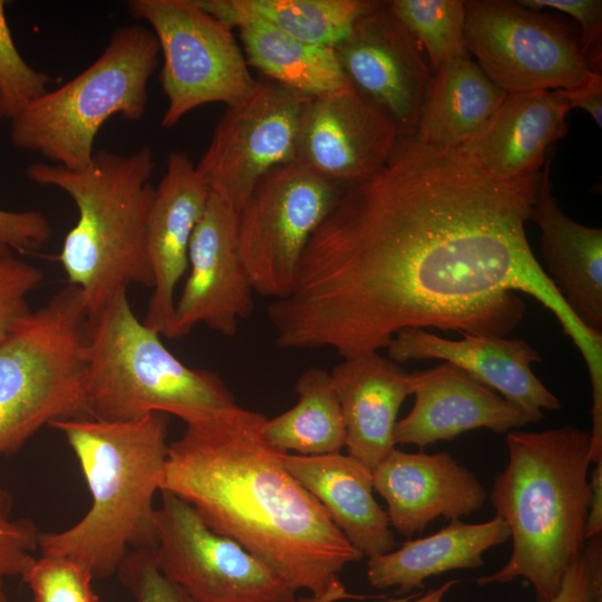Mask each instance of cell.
Instances as JSON below:
<instances>
[{
  "label": "cell",
  "mask_w": 602,
  "mask_h": 602,
  "mask_svg": "<svg viewBox=\"0 0 602 602\" xmlns=\"http://www.w3.org/2000/svg\"><path fill=\"white\" fill-rule=\"evenodd\" d=\"M541 171L498 178L457 148L399 137L383 168L344 188L311 235L290 293L268 307L281 349L378 352L400 330L505 337L527 293L602 373L585 329L535 259L525 223Z\"/></svg>",
  "instance_id": "6da1fadb"
},
{
  "label": "cell",
  "mask_w": 602,
  "mask_h": 602,
  "mask_svg": "<svg viewBox=\"0 0 602 602\" xmlns=\"http://www.w3.org/2000/svg\"><path fill=\"white\" fill-rule=\"evenodd\" d=\"M265 420L236 405L186 424L169 444L159 491L188 503L294 591L320 596L363 556L265 443Z\"/></svg>",
  "instance_id": "7a4b0ae2"
},
{
  "label": "cell",
  "mask_w": 602,
  "mask_h": 602,
  "mask_svg": "<svg viewBox=\"0 0 602 602\" xmlns=\"http://www.w3.org/2000/svg\"><path fill=\"white\" fill-rule=\"evenodd\" d=\"M508 462L491 491L496 516L509 530L512 553L479 585L530 582L536 602H550L585 545L590 502V433L573 426L506 435Z\"/></svg>",
  "instance_id": "3957f363"
},
{
  "label": "cell",
  "mask_w": 602,
  "mask_h": 602,
  "mask_svg": "<svg viewBox=\"0 0 602 602\" xmlns=\"http://www.w3.org/2000/svg\"><path fill=\"white\" fill-rule=\"evenodd\" d=\"M168 424L167 414L152 412L129 423L79 417L49 425L78 459L91 505L69 528L39 533L41 554L68 556L94 579H106L129 551L155 548L153 499L168 454Z\"/></svg>",
  "instance_id": "277c9868"
},
{
  "label": "cell",
  "mask_w": 602,
  "mask_h": 602,
  "mask_svg": "<svg viewBox=\"0 0 602 602\" xmlns=\"http://www.w3.org/2000/svg\"><path fill=\"white\" fill-rule=\"evenodd\" d=\"M154 169L148 146L130 154L97 151L82 171L47 162L26 169L31 182L61 190L77 207L58 261L68 284L79 290L87 319L130 284L153 287L145 234Z\"/></svg>",
  "instance_id": "5b68a950"
},
{
  "label": "cell",
  "mask_w": 602,
  "mask_h": 602,
  "mask_svg": "<svg viewBox=\"0 0 602 602\" xmlns=\"http://www.w3.org/2000/svg\"><path fill=\"white\" fill-rule=\"evenodd\" d=\"M85 395L88 416L110 423L164 412L188 424L237 405L217 373L185 366L138 320L127 290L87 319Z\"/></svg>",
  "instance_id": "8992f818"
},
{
  "label": "cell",
  "mask_w": 602,
  "mask_h": 602,
  "mask_svg": "<svg viewBox=\"0 0 602 602\" xmlns=\"http://www.w3.org/2000/svg\"><path fill=\"white\" fill-rule=\"evenodd\" d=\"M159 55L151 29L140 23L116 28L86 69L9 119L12 146L66 169H85L110 117L137 122L144 116Z\"/></svg>",
  "instance_id": "52a82bcc"
},
{
  "label": "cell",
  "mask_w": 602,
  "mask_h": 602,
  "mask_svg": "<svg viewBox=\"0 0 602 602\" xmlns=\"http://www.w3.org/2000/svg\"><path fill=\"white\" fill-rule=\"evenodd\" d=\"M86 336L80 292L68 284L0 340V454L17 452L55 420L89 417Z\"/></svg>",
  "instance_id": "ba28073f"
},
{
  "label": "cell",
  "mask_w": 602,
  "mask_h": 602,
  "mask_svg": "<svg viewBox=\"0 0 602 602\" xmlns=\"http://www.w3.org/2000/svg\"><path fill=\"white\" fill-rule=\"evenodd\" d=\"M127 11L151 26L163 56V127L175 126L200 106H231L253 91L256 79L232 30L195 0H130Z\"/></svg>",
  "instance_id": "9c48e42d"
},
{
  "label": "cell",
  "mask_w": 602,
  "mask_h": 602,
  "mask_svg": "<svg viewBox=\"0 0 602 602\" xmlns=\"http://www.w3.org/2000/svg\"><path fill=\"white\" fill-rule=\"evenodd\" d=\"M464 6L467 50L506 94L571 89L595 71L580 37L561 21L517 1L467 0Z\"/></svg>",
  "instance_id": "30bf717a"
},
{
  "label": "cell",
  "mask_w": 602,
  "mask_h": 602,
  "mask_svg": "<svg viewBox=\"0 0 602 602\" xmlns=\"http://www.w3.org/2000/svg\"><path fill=\"white\" fill-rule=\"evenodd\" d=\"M341 188L291 163L268 172L237 212V250L258 293L285 298L304 249Z\"/></svg>",
  "instance_id": "8fae6325"
},
{
  "label": "cell",
  "mask_w": 602,
  "mask_h": 602,
  "mask_svg": "<svg viewBox=\"0 0 602 602\" xmlns=\"http://www.w3.org/2000/svg\"><path fill=\"white\" fill-rule=\"evenodd\" d=\"M159 492L154 562L195 602L295 600L292 588L235 541L212 531L193 506Z\"/></svg>",
  "instance_id": "7c38bea8"
},
{
  "label": "cell",
  "mask_w": 602,
  "mask_h": 602,
  "mask_svg": "<svg viewBox=\"0 0 602 602\" xmlns=\"http://www.w3.org/2000/svg\"><path fill=\"white\" fill-rule=\"evenodd\" d=\"M312 97L266 78L226 106L195 167L211 191L239 212L261 178L294 162L303 113Z\"/></svg>",
  "instance_id": "4fadbf2b"
},
{
  "label": "cell",
  "mask_w": 602,
  "mask_h": 602,
  "mask_svg": "<svg viewBox=\"0 0 602 602\" xmlns=\"http://www.w3.org/2000/svg\"><path fill=\"white\" fill-rule=\"evenodd\" d=\"M333 49L350 85L396 125L399 137L414 135L433 72L388 1H372Z\"/></svg>",
  "instance_id": "5bb4252c"
},
{
  "label": "cell",
  "mask_w": 602,
  "mask_h": 602,
  "mask_svg": "<svg viewBox=\"0 0 602 602\" xmlns=\"http://www.w3.org/2000/svg\"><path fill=\"white\" fill-rule=\"evenodd\" d=\"M398 138L396 125L349 85L310 99L293 163L344 190L379 173Z\"/></svg>",
  "instance_id": "9a60e30c"
},
{
  "label": "cell",
  "mask_w": 602,
  "mask_h": 602,
  "mask_svg": "<svg viewBox=\"0 0 602 602\" xmlns=\"http://www.w3.org/2000/svg\"><path fill=\"white\" fill-rule=\"evenodd\" d=\"M237 211L211 191L188 250L190 274L175 301L174 339L198 323L225 336L253 310V288L237 250Z\"/></svg>",
  "instance_id": "2e32d148"
},
{
  "label": "cell",
  "mask_w": 602,
  "mask_h": 602,
  "mask_svg": "<svg viewBox=\"0 0 602 602\" xmlns=\"http://www.w3.org/2000/svg\"><path fill=\"white\" fill-rule=\"evenodd\" d=\"M210 188L184 152H173L154 187L147 215L145 249L153 275L143 323L174 339V292L188 265L192 235L204 213Z\"/></svg>",
  "instance_id": "e0dca14e"
},
{
  "label": "cell",
  "mask_w": 602,
  "mask_h": 602,
  "mask_svg": "<svg viewBox=\"0 0 602 602\" xmlns=\"http://www.w3.org/2000/svg\"><path fill=\"white\" fill-rule=\"evenodd\" d=\"M386 349L395 362L440 359L459 367L517 406L530 423L543 419V410L561 408L559 398L534 375L531 365L542 358L525 340L492 334L450 340L426 329L407 328L396 333Z\"/></svg>",
  "instance_id": "ac0fdd59"
},
{
  "label": "cell",
  "mask_w": 602,
  "mask_h": 602,
  "mask_svg": "<svg viewBox=\"0 0 602 602\" xmlns=\"http://www.w3.org/2000/svg\"><path fill=\"white\" fill-rule=\"evenodd\" d=\"M372 484L387 503L390 526L406 537L436 518L459 520L480 509L487 492L450 454L395 448L372 469Z\"/></svg>",
  "instance_id": "d6986e66"
},
{
  "label": "cell",
  "mask_w": 602,
  "mask_h": 602,
  "mask_svg": "<svg viewBox=\"0 0 602 602\" xmlns=\"http://www.w3.org/2000/svg\"><path fill=\"white\" fill-rule=\"evenodd\" d=\"M410 381L415 402L395 425V445L424 448L473 429L503 434L530 424L517 406L450 362L411 372Z\"/></svg>",
  "instance_id": "ffe728a7"
},
{
  "label": "cell",
  "mask_w": 602,
  "mask_h": 602,
  "mask_svg": "<svg viewBox=\"0 0 602 602\" xmlns=\"http://www.w3.org/2000/svg\"><path fill=\"white\" fill-rule=\"evenodd\" d=\"M553 147L541 171L530 220L541 231V255L564 302L590 332L602 336V230L569 217L552 194Z\"/></svg>",
  "instance_id": "44dd1931"
},
{
  "label": "cell",
  "mask_w": 602,
  "mask_h": 602,
  "mask_svg": "<svg viewBox=\"0 0 602 602\" xmlns=\"http://www.w3.org/2000/svg\"><path fill=\"white\" fill-rule=\"evenodd\" d=\"M556 90L507 94L480 129L457 149L488 174L516 178L541 171L569 125Z\"/></svg>",
  "instance_id": "7402d4cb"
},
{
  "label": "cell",
  "mask_w": 602,
  "mask_h": 602,
  "mask_svg": "<svg viewBox=\"0 0 602 602\" xmlns=\"http://www.w3.org/2000/svg\"><path fill=\"white\" fill-rule=\"evenodd\" d=\"M330 373L348 455L372 470L396 448L394 429L402 402L411 395L410 373L379 352L343 358Z\"/></svg>",
  "instance_id": "603a6c76"
},
{
  "label": "cell",
  "mask_w": 602,
  "mask_h": 602,
  "mask_svg": "<svg viewBox=\"0 0 602 602\" xmlns=\"http://www.w3.org/2000/svg\"><path fill=\"white\" fill-rule=\"evenodd\" d=\"M290 475L312 494L348 542L368 559L396 546L387 512L373 497L372 470L350 455L282 454Z\"/></svg>",
  "instance_id": "cb8c5ba5"
},
{
  "label": "cell",
  "mask_w": 602,
  "mask_h": 602,
  "mask_svg": "<svg viewBox=\"0 0 602 602\" xmlns=\"http://www.w3.org/2000/svg\"><path fill=\"white\" fill-rule=\"evenodd\" d=\"M508 538V526L498 516L477 524L452 520L431 535L368 559L367 580L376 589L397 588V594H405L423 589L434 575L482 566L483 554Z\"/></svg>",
  "instance_id": "d4e9b609"
},
{
  "label": "cell",
  "mask_w": 602,
  "mask_h": 602,
  "mask_svg": "<svg viewBox=\"0 0 602 602\" xmlns=\"http://www.w3.org/2000/svg\"><path fill=\"white\" fill-rule=\"evenodd\" d=\"M506 93L470 57L440 65L431 75L414 136L440 148H458L498 108Z\"/></svg>",
  "instance_id": "484cf974"
},
{
  "label": "cell",
  "mask_w": 602,
  "mask_h": 602,
  "mask_svg": "<svg viewBox=\"0 0 602 602\" xmlns=\"http://www.w3.org/2000/svg\"><path fill=\"white\" fill-rule=\"evenodd\" d=\"M229 29L261 23L310 43L336 47L371 0H195Z\"/></svg>",
  "instance_id": "4316f807"
},
{
  "label": "cell",
  "mask_w": 602,
  "mask_h": 602,
  "mask_svg": "<svg viewBox=\"0 0 602 602\" xmlns=\"http://www.w3.org/2000/svg\"><path fill=\"white\" fill-rule=\"evenodd\" d=\"M237 29L246 64L262 78L309 97L350 85L331 47L302 41L261 23Z\"/></svg>",
  "instance_id": "83f0119b"
},
{
  "label": "cell",
  "mask_w": 602,
  "mask_h": 602,
  "mask_svg": "<svg viewBox=\"0 0 602 602\" xmlns=\"http://www.w3.org/2000/svg\"><path fill=\"white\" fill-rule=\"evenodd\" d=\"M298 402L288 411L264 421L262 436L274 450L321 456L346 447L347 434L331 373L321 368L305 370L297 380Z\"/></svg>",
  "instance_id": "f1b7e54d"
},
{
  "label": "cell",
  "mask_w": 602,
  "mask_h": 602,
  "mask_svg": "<svg viewBox=\"0 0 602 602\" xmlns=\"http://www.w3.org/2000/svg\"><path fill=\"white\" fill-rule=\"evenodd\" d=\"M388 3L419 48L425 49L431 72L447 61L469 57L464 38V1L392 0Z\"/></svg>",
  "instance_id": "f546056e"
},
{
  "label": "cell",
  "mask_w": 602,
  "mask_h": 602,
  "mask_svg": "<svg viewBox=\"0 0 602 602\" xmlns=\"http://www.w3.org/2000/svg\"><path fill=\"white\" fill-rule=\"evenodd\" d=\"M21 577L29 585L33 602H99L90 570L68 556L41 554Z\"/></svg>",
  "instance_id": "4dcf8cb0"
},
{
  "label": "cell",
  "mask_w": 602,
  "mask_h": 602,
  "mask_svg": "<svg viewBox=\"0 0 602 602\" xmlns=\"http://www.w3.org/2000/svg\"><path fill=\"white\" fill-rule=\"evenodd\" d=\"M7 3L0 0V97L6 118L11 119L45 95L54 79L31 67L19 52L7 20Z\"/></svg>",
  "instance_id": "1f68e13d"
},
{
  "label": "cell",
  "mask_w": 602,
  "mask_h": 602,
  "mask_svg": "<svg viewBox=\"0 0 602 602\" xmlns=\"http://www.w3.org/2000/svg\"><path fill=\"white\" fill-rule=\"evenodd\" d=\"M12 498L0 486V602H8L6 581L21 576L38 547L39 532L29 518L11 516Z\"/></svg>",
  "instance_id": "d6a6232c"
},
{
  "label": "cell",
  "mask_w": 602,
  "mask_h": 602,
  "mask_svg": "<svg viewBox=\"0 0 602 602\" xmlns=\"http://www.w3.org/2000/svg\"><path fill=\"white\" fill-rule=\"evenodd\" d=\"M120 582L136 602H195L157 569L153 550H132L119 564Z\"/></svg>",
  "instance_id": "836d02e7"
},
{
  "label": "cell",
  "mask_w": 602,
  "mask_h": 602,
  "mask_svg": "<svg viewBox=\"0 0 602 602\" xmlns=\"http://www.w3.org/2000/svg\"><path fill=\"white\" fill-rule=\"evenodd\" d=\"M42 278L33 264L13 254H0V340L30 311L29 295Z\"/></svg>",
  "instance_id": "e575fe53"
},
{
  "label": "cell",
  "mask_w": 602,
  "mask_h": 602,
  "mask_svg": "<svg viewBox=\"0 0 602 602\" xmlns=\"http://www.w3.org/2000/svg\"><path fill=\"white\" fill-rule=\"evenodd\" d=\"M550 602H602L601 535L588 540L580 557L566 571Z\"/></svg>",
  "instance_id": "d590c367"
},
{
  "label": "cell",
  "mask_w": 602,
  "mask_h": 602,
  "mask_svg": "<svg viewBox=\"0 0 602 602\" xmlns=\"http://www.w3.org/2000/svg\"><path fill=\"white\" fill-rule=\"evenodd\" d=\"M521 6L564 12L581 26L580 42L593 70L601 69L602 1L601 0H520Z\"/></svg>",
  "instance_id": "8d00e7d4"
},
{
  "label": "cell",
  "mask_w": 602,
  "mask_h": 602,
  "mask_svg": "<svg viewBox=\"0 0 602 602\" xmlns=\"http://www.w3.org/2000/svg\"><path fill=\"white\" fill-rule=\"evenodd\" d=\"M52 235L49 220L39 211L0 208V254L31 253Z\"/></svg>",
  "instance_id": "74e56055"
},
{
  "label": "cell",
  "mask_w": 602,
  "mask_h": 602,
  "mask_svg": "<svg viewBox=\"0 0 602 602\" xmlns=\"http://www.w3.org/2000/svg\"><path fill=\"white\" fill-rule=\"evenodd\" d=\"M570 109L581 108L589 113L599 128L602 127V74L595 70L584 85L571 89H557Z\"/></svg>",
  "instance_id": "f35d334b"
},
{
  "label": "cell",
  "mask_w": 602,
  "mask_h": 602,
  "mask_svg": "<svg viewBox=\"0 0 602 602\" xmlns=\"http://www.w3.org/2000/svg\"><path fill=\"white\" fill-rule=\"evenodd\" d=\"M594 464L589 476L591 494L584 527L585 541L600 536L602 532V459Z\"/></svg>",
  "instance_id": "ab89813d"
},
{
  "label": "cell",
  "mask_w": 602,
  "mask_h": 602,
  "mask_svg": "<svg viewBox=\"0 0 602 602\" xmlns=\"http://www.w3.org/2000/svg\"><path fill=\"white\" fill-rule=\"evenodd\" d=\"M369 596L349 593L346 590V586L342 584V582L339 581L323 595H320V596L311 595L310 598H303L299 600L295 599L293 602H334V601L346 600V599L365 600Z\"/></svg>",
  "instance_id": "60d3db41"
},
{
  "label": "cell",
  "mask_w": 602,
  "mask_h": 602,
  "mask_svg": "<svg viewBox=\"0 0 602 602\" xmlns=\"http://www.w3.org/2000/svg\"><path fill=\"white\" fill-rule=\"evenodd\" d=\"M457 583L456 580H450L438 586L437 589L428 590L425 594L415 596L387 599L381 602H441L446 593Z\"/></svg>",
  "instance_id": "b9f144b4"
},
{
  "label": "cell",
  "mask_w": 602,
  "mask_h": 602,
  "mask_svg": "<svg viewBox=\"0 0 602 602\" xmlns=\"http://www.w3.org/2000/svg\"><path fill=\"white\" fill-rule=\"evenodd\" d=\"M2 118H6V115H4V109H3L2 100H1V97H0V120H1Z\"/></svg>",
  "instance_id": "7bdbcfd3"
}]
</instances>
